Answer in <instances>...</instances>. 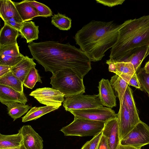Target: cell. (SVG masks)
Wrapping results in <instances>:
<instances>
[{"mask_svg": "<svg viewBox=\"0 0 149 149\" xmlns=\"http://www.w3.org/2000/svg\"><path fill=\"white\" fill-rule=\"evenodd\" d=\"M110 82L113 89L117 93L120 105L122 104L124 94L128 86V84L123 79L116 74L111 77Z\"/></svg>", "mask_w": 149, "mask_h": 149, "instance_id": "cell-26", "label": "cell"}, {"mask_svg": "<svg viewBox=\"0 0 149 149\" xmlns=\"http://www.w3.org/2000/svg\"><path fill=\"white\" fill-rule=\"evenodd\" d=\"M136 74L142 88L148 93L149 97V74L146 72L143 68H140Z\"/></svg>", "mask_w": 149, "mask_h": 149, "instance_id": "cell-32", "label": "cell"}, {"mask_svg": "<svg viewBox=\"0 0 149 149\" xmlns=\"http://www.w3.org/2000/svg\"><path fill=\"white\" fill-rule=\"evenodd\" d=\"M71 18L59 13L51 18L52 24L61 30H69L71 27Z\"/></svg>", "mask_w": 149, "mask_h": 149, "instance_id": "cell-27", "label": "cell"}, {"mask_svg": "<svg viewBox=\"0 0 149 149\" xmlns=\"http://www.w3.org/2000/svg\"><path fill=\"white\" fill-rule=\"evenodd\" d=\"M12 66L0 65V78L11 72Z\"/></svg>", "mask_w": 149, "mask_h": 149, "instance_id": "cell-39", "label": "cell"}, {"mask_svg": "<svg viewBox=\"0 0 149 149\" xmlns=\"http://www.w3.org/2000/svg\"><path fill=\"white\" fill-rule=\"evenodd\" d=\"M102 133L107 138L110 149H118L120 140L117 118L105 122Z\"/></svg>", "mask_w": 149, "mask_h": 149, "instance_id": "cell-12", "label": "cell"}, {"mask_svg": "<svg viewBox=\"0 0 149 149\" xmlns=\"http://www.w3.org/2000/svg\"><path fill=\"white\" fill-rule=\"evenodd\" d=\"M7 106L8 114L13 119V121L26 113L31 107L28 105L19 103L8 102L4 104Z\"/></svg>", "mask_w": 149, "mask_h": 149, "instance_id": "cell-24", "label": "cell"}, {"mask_svg": "<svg viewBox=\"0 0 149 149\" xmlns=\"http://www.w3.org/2000/svg\"><path fill=\"white\" fill-rule=\"evenodd\" d=\"M114 61L116 67V74L118 76L121 74L132 75L136 73L131 63L123 61Z\"/></svg>", "mask_w": 149, "mask_h": 149, "instance_id": "cell-29", "label": "cell"}, {"mask_svg": "<svg viewBox=\"0 0 149 149\" xmlns=\"http://www.w3.org/2000/svg\"><path fill=\"white\" fill-rule=\"evenodd\" d=\"M143 68L146 72L149 74V60L146 63Z\"/></svg>", "mask_w": 149, "mask_h": 149, "instance_id": "cell-42", "label": "cell"}, {"mask_svg": "<svg viewBox=\"0 0 149 149\" xmlns=\"http://www.w3.org/2000/svg\"><path fill=\"white\" fill-rule=\"evenodd\" d=\"M26 149L25 147H24L23 144L22 145L19 147L17 148H10L8 149Z\"/></svg>", "mask_w": 149, "mask_h": 149, "instance_id": "cell-44", "label": "cell"}, {"mask_svg": "<svg viewBox=\"0 0 149 149\" xmlns=\"http://www.w3.org/2000/svg\"><path fill=\"white\" fill-rule=\"evenodd\" d=\"M33 60V58L25 56L21 61L12 68L11 72L19 78L23 83L31 68L36 65Z\"/></svg>", "mask_w": 149, "mask_h": 149, "instance_id": "cell-15", "label": "cell"}, {"mask_svg": "<svg viewBox=\"0 0 149 149\" xmlns=\"http://www.w3.org/2000/svg\"><path fill=\"white\" fill-rule=\"evenodd\" d=\"M120 144L139 149L143 146L149 144V126L141 120L120 140Z\"/></svg>", "mask_w": 149, "mask_h": 149, "instance_id": "cell-6", "label": "cell"}, {"mask_svg": "<svg viewBox=\"0 0 149 149\" xmlns=\"http://www.w3.org/2000/svg\"><path fill=\"white\" fill-rule=\"evenodd\" d=\"M0 16L3 21L10 17L23 21L14 2L10 0H0Z\"/></svg>", "mask_w": 149, "mask_h": 149, "instance_id": "cell-18", "label": "cell"}, {"mask_svg": "<svg viewBox=\"0 0 149 149\" xmlns=\"http://www.w3.org/2000/svg\"><path fill=\"white\" fill-rule=\"evenodd\" d=\"M38 27L32 21L23 22L19 31L20 35L22 38L26 40V42L29 43L38 39Z\"/></svg>", "mask_w": 149, "mask_h": 149, "instance_id": "cell-20", "label": "cell"}, {"mask_svg": "<svg viewBox=\"0 0 149 149\" xmlns=\"http://www.w3.org/2000/svg\"><path fill=\"white\" fill-rule=\"evenodd\" d=\"M21 54L17 43L0 46V55L17 56Z\"/></svg>", "mask_w": 149, "mask_h": 149, "instance_id": "cell-31", "label": "cell"}, {"mask_svg": "<svg viewBox=\"0 0 149 149\" xmlns=\"http://www.w3.org/2000/svg\"><path fill=\"white\" fill-rule=\"evenodd\" d=\"M89 141H87L82 147L81 149H89Z\"/></svg>", "mask_w": 149, "mask_h": 149, "instance_id": "cell-43", "label": "cell"}, {"mask_svg": "<svg viewBox=\"0 0 149 149\" xmlns=\"http://www.w3.org/2000/svg\"><path fill=\"white\" fill-rule=\"evenodd\" d=\"M128 84L140 90L142 89L139 83L136 73L132 75L121 74L119 75Z\"/></svg>", "mask_w": 149, "mask_h": 149, "instance_id": "cell-34", "label": "cell"}, {"mask_svg": "<svg viewBox=\"0 0 149 149\" xmlns=\"http://www.w3.org/2000/svg\"><path fill=\"white\" fill-rule=\"evenodd\" d=\"M27 101L24 93L18 92L9 87L0 84V102L3 104L15 102L26 104Z\"/></svg>", "mask_w": 149, "mask_h": 149, "instance_id": "cell-14", "label": "cell"}, {"mask_svg": "<svg viewBox=\"0 0 149 149\" xmlns=\"http://www.w3.org/2000/svg\"><path fill=\"white\" fill-rule=\"evenodd\" d=\"M50 78L52 88L58 90L64 97L85 93L83 79L69 70H64L52 73Z\"/></svg>", "mask_w": 149, "mask_h": 149, "instance_id": "cell-4", "label": "cell"}, {"mask_svg": "<svg viewBox=\"0 0 149 149\" xmlns=\"http://www.w3.org/2000/svg\"><path fill=\"white\" fill-rule=\"evenodd\" d=\"M127 21L118 24L113 21L93 20L76 33L74 37L76 44L88 56L91 61H100L105 53L115 44L119 30Z\"/></svg>", "mask_w": 149, "mask_h": 149, "instance_id": "cell-2", "label": "cell"}, {"mask_svg": "<svg viewBox=\"0 0 149 149\" xmlns=\"http://www.w3.org/2000/svg\"><path fill=\"white\" fill-rule=\"evenodd\" d=\"M74 117L106 122L117 118V114L111 108L104 107L83 109L68 111Z\"/></svg>", "mask_w": 149, "mask_h": 149, "instance_id": "cell-8", "label": "cell"}, {"mask_svg": "<svg viewBox=\"0 0 149 149\" xmlns=\"http://www.w3.org/2000/svg\"><path fill=\"white\" fill-rule=\"evenodd\" d=\"M105 122L74 117L69 125L60 131L65 136H95L102 132Z\"/></svg>", "mask_w": 149, "mask_h": 149, "instance_id": "cell-5", "label": "cell"}, {"mask_svg": "<svg viewBox=\"0 0 149 149\" xmlns=\"http://www.w3.org/2000/svg\"><path fill=\"white\" fill-rule=\"evenodd\" d=\"M41 78L35 66H33L31 68L25 78L23 85L26 88L32 89L37 82L42 83Z\"/></svg>", "mask_w": 149, "mask_h": 149, "instance_id": "cell-28", "label": "cell"}, {"mask_svg": "<svg viewBox=\"0 0 149 149\" xmlns=\"http://www.w3.org/2000/svg\"><path fill=\"white\" fill-rule=\"evenodd\" d=\"M4 22V23H6L19 32L23 21H19L13 18L10 17Z\"/></svg>", "mask_w": 149, "mask_h": 149, "instance_id": "cell-35", "label": "cell"}, {"mask_svg": "<svg viewBox=\"0 0 149 149\" xmlns=\"http://www.w3.org/2000/svg\"><path fill=\"white\" fill-rule=\"evenodd\" d=\"M40 104L59 107L64 99V95L59 91L49 87L37 88L29 94Z\"/></svg>", "mask_w": 149, "mask_h": 149, "instance_id": "cell-9", "label": "cell"}, {"mask_svg": "<svg viewBox=\"0 0 149 149\" xmlns=\"http://www.w3.org/2000/svg\"><path fill=\"white\" fill-rule=\"evenodd\" d=\"M28 47L33 58L52 73L67 70L83 79L91 69L88 56L69 42L47 41L29 43Z\"/></svg>", "mask_w": 149, "mask_h": 149, "instance_id": "cell-1", "label": "cell"}, {"mask_svg": "<svg viewBox=\"0 0 149 149\" xmlns=\"http://www.w3.org/2000/svg\"><path fill=\"white\" fill-rule=\"evenodd\" d=\"M19 130L23 137V144L26 149H43V140L29 125H23Z\"/></svg>", "mask_w": 149, "mask_h": 149, "instance_id": "cell-10", "label": "cell"}, {"mask_svg": "<svg viewBox=\"0 0 149 149\" xmlns=\"http://www.w3.org/2000/svg\"><path fill=\"white\" fill-rule=\"evenodd\" d=\"M96 2L104 6L112 7L122 4L125 0H95Z\"/></svg>", "mask_w": 149, "mask_h": 149, "instance_id": "cell-36", "label": "cell"}, {"mask_svg": "<svg viewBox=\"0 0 149 149\" xmlns=\"http://www.w3.org/2000/svg\"><path fill=\"white\" fill-rule=\"evenodd\" d=\"M63 106L66 111L70 109H83L103 107L98 95H84L79 94L66 97Z\"/></svg>", "mask_w": 149, "mask_h": 149, "instance_id": "cell-7", "label": "cell"}, {"mask_svg": "<svg viewBox=\"0 0 149 149\" xmlns=\"http://www.w3.org/2000/svg\"><path fill=\"white\" fill-rule=\"evenodd\" d=\"M12 135L0 134V149H6L20 147L23 143V137L21 132Z\"/></svg>", "mask_w": 149, "mask_h": 149, "instance_id": "cell-21", "label": "cell"}, {"mask_svg": "<svg viewBox=\"0 0 149 149\" xmlns=\"http://www.w3.org/2000/svg\"><path fill=\"white\" fill-rule=\"evenodd\" d=\"M59 107L51 106H45L32 108L26 115L22 118L23 123L36 120L43 115L58 109Z\"/></svg>", "mask_w": 149, "mask_h": 149, "instance_id": "cell-23", "label": "cell"}, {"mask_svg": "<svg viewBox=\"0 0 149 149\" xmlns=\"http://www.w3.org/2000/svg\"><path fill=\"white\" fill-rule=\"evenodd\" d=\"M29 1L36 10L39 17H47L52 16L51 9L46 5L34 0H29Z\"/></svg>", "mask_w": 149, "mask_h": 149, "instance_id": "cell-30", "label": "cell"}, {"mask_svg": "<svg viewBox=\"0 0 149 149\" xmlns=\"http://www.w3.org/2000/svg\"><path fill=\"white\" fill-rule=\"evenodd\" d=\"M97 149H110L107 138L102 134L99 141Z\"/></svg>", "mask_w": 149, "mask_h": 149, "instance_id": "cell-38", "label": "cell"}, {"mask_svg": "<svg viewBox=\"0 0 149 149\" xmlns=\"http://www.w3.org/2000/svg\"><path fill=\"white\" fill-rule=\"evenodd\" d=\"M117 114L120 138L121 140L137 124L132 119L123 102L122 104L120 105L119 110Z\"/></svg>", "mask_w": 149, "mask_h": 149, "instance_id": "cell-11", "label": "cell"}, {"mask_svg": "<svg viewBox=\"0 0 149 149\" xmlns=\"http://www.w3.org/2000/svg\"><path fill=\"white\" fill-rule=\"evenodd\" d=\"M19 32L4 23L0 31V46L17 43V39Z\"/></svg>", "mask_w": 149, "mask_h": 149, "instance_id": "cell-19", "label": "cell"}, {"mask_svg": "<svg viewBox=\"0 0 149 149\" xmlns=\"http://www.w3.org/2000/svg\"><path fill=\"white\" fill-rule=\"evenodd\" d=\"M14 3L23 21H30L34 17H39L38 11L29 3V0L19 2H14Z\"/></svg>", "mask_w": 149, "mask_h": 149, "instance_id": "cell-16", "label": "cell"}, {"mask_svg": "<svg viewBox=\"0 0 149 149\" xmlns=\"http://www.w3.org/2000/svg\"><path fill=\"white\" fill-rule=\"evenodd\" d=\"M118 149H139L135 147L129 146H124L120 144L119 146Z\"/></svg>", "mask_w": 149, "mask_h": 149, "instance_id": "cell-41", "label": "cell"}, {"mask_svg": "<svg viewBox=\"0 0 149 149\" xmlns=\"http://www.w3.org/2000/svg\"><path fill=\"white\" fill-rule=\"evenodd\" d=\"M123 102L128 110L131 117L136 124L140 121L134 99L132 89L128 86L126 89Z\"/></svg>", "mask_w": 149, "mask_h": 149, "instance_id": "cell-22", "label": "cell"}, {"mask_svg": "<svg viewBox=\"0 0 149 149\" xmlns=\"http://www.w3.org/2000/svg\"><path fill=\"white\" fill-rule=\"evenodd\" d=\"M98 94L103 106L112 108L116 105V97L108 79H102L99 83Z\"/></svg>", "mask_w": 149, "mask_h": 149, "instance_id": "cell-13", "label": "cell"}, {"mask_svg": "<svg viewBox=\"0 0 149 149\" xmlns=\"http://www.w3.org/2000/svg\"><path fill=\"white\" fill-rule=\"evenodd\" d=\"M149 54V46H144L138 48L122 61L131 63L136 73L140 68L143 61Z\"/></svg>", "mask_w": 149, "mask_h": 149, "instance_id": "cell-17", "label": "cell"}, {"mask_svg": "<svg viewBox=\"0 0 149 149\" xmlns=\"http://www.w3.org/2000/svg\"><path fill=\"white\" fill-rule=\"evenodd\" d=\"M149 46V15L127 20L119 31L110 58L122 61L138 48Z\"/></svg>", "mask_w": 149, "mask_h": 149, "instance_id": "cell-3", "label": "cell"}, {"mask_svg": "<svg viewBox=\"0 0 149 149\" xmlns=\"http://www.w3.org/2000/svg\"><path fill=\"white\" fill-rule=\"evenodd\" d=\"M24 56L22 54L17 56L0 55V65L13 67L19 63Z\"/></svg>", "mask_w": 149, "mask_h": 149, "instance_id": "cell-33", "label": "cell"}, {"mask_svg": "<svg viewBox=\"0 0 149 149\" xmlns=\"http://www.w3.org/2000/svg\"><path fill=\"white\" fill-rule=\"evenodd\" d=\"M106 63L109 65V72L116 73V67L115 62L114 60L111 58L107 60Z\"/></svg>", "mask_w": 149, "mask_h": 149, "instance_id": "cell-40", "label": "cell"}, {"mask_svg": "<svg viewBox=\"0 0 149 149\" xmlns=\"http://www.w3.org/2000/svg\"><path fill=\"white\" fill-rule=\"evenodd\" d=\"M0 84L9 87L18 92L24 93L23 83L11 72L0 78Z\"/></svg>", "mask_w": 149, "mask_h": 149, "instance_id": "cell-25", "label": "cell"}, {"mask_svg": "<svg viewBox=\"0 0 149 149\" xmlns=\"http://www.w3.org/2000/svg\"><path fill=\"white\" fill-rule=\"evenodd\" d=\"M102 134V132L97 135L94 136L93 138L89 141V149H97Z\"/></svg>", "mask_w": 149, "mask_h": 149, "instance_id": "cell-37", "label": "cell"}]
</instances>
